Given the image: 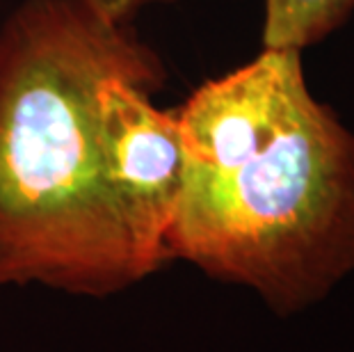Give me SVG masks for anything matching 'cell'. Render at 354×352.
Listing matches in <instances>:
<instances>
[{
    "label": "cell",
    "instance_id": "3",
    "mask_svg": "<svg viewBox=\"0 0 354 352\" xmlns=\"http://www.w3.org/2000/svg\"><path fill=\"white\" fill-rule=\"evenodd\" d=\"M354 0H266L263 48L304 50L343 26Z\"/></svg>",
    "mask_w": 354,
    "mask_h": 352
},
{
    "label": "cell",
    "instance_id": "2",
    "mask_svg": "<svg viewBox=\"0 0 354 352\" xmlns=\"http://www.w3.org/2000/svg\"><path fill=\"white\" fill-rule=\"evenodd\" d=\"M162 59L135 24L80 0H24L0 24V288L108 297L167 254L115 181L103 117L112 73Z\"/></svg>",
    "mask_w": 354,
    "mask_h": 352
},
{
    "label": "cell",
    "instance_id": "4",
    "mask_svg": "<svg viewBox=\"0 0 354 352\" xmlns=\"http://www.w3.org/2000/svg\"><path fill=\"white\" fill-rule=\"evenodd\" d=\"M99 5H110V7H142V5H153V3H165V0H94Z\"/></svg>",
    "mask_w": 354,
    "mask_h": 352
},
{
    "label": "cell",
    "instance_id": "1",
    "mask_svg": "<svg viewBox=\"0 0 354 352\" xmlns=\"http://www.w3.org/2000/svg\"><path fill=\"white\" fill-rule=\"evenodd\" d=\"M174 110L167 259L254 288L281 316L327 295L354 268V133L311 94L302 50L263 48Z\"/></svg>",
    "mask_w": 354,
    "mask_h": 352
}]
</instances>
